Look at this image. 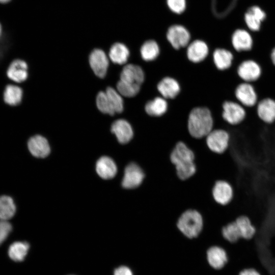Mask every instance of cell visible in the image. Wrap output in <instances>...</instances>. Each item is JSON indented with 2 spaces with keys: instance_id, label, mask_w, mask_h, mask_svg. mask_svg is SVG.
<instances>
[{
  "instance_id": "cell-1",
  "label": "cell",
  "mask_w": 275,
  "mask_h": 275,
  "mask_svg": "<svg viewBox=\"0 0 275 275\" xmlns=\"http://www.w3.org/2000/svg\"><path fill=\"white\" fill-rule=\"evenodd\" d=\"M213 119L210 110L205 106H197L190 112L187 119V130L196 139L205 138L213 129Z\"/></svg>"
},
{
  "instance_id": "cell-2",
  "label": "cell",
  "mask_w": 275,
  "mask_h": 275,
  "mask_svg": "<svg viewBox=\"0 0 275 275\" xmlns=\"http://www.w3.org/2000/svg\"><path fill=\"white\" fill-rule=\"evenodd\" d=\"M204 226L203 215L199 210L193 208L184 211L176 222V227L180 233L190 239L199 237Z\"/></svg>"
},
{
  "instance_id": "cell-3",
  "label": "cell",
  "mask_w": 275,
  "mask_h": 275,
  "mask_svg": "<svg viewBox=\"0 0 275 275\" xmlns=\"http://www.w3.org/2000/svg\"><path fill=\"white\" fill-rule=\"evenodd\" d=\"M192 37L188 28L179 23L170 25L165 34L167 41L175 50L186 48L191 41Z\"/></svg>"
},
{
  "instance_id": "cell-4",
  "label": "cell",
  "mask_w": 275,
  "mask_h": 275,
  "mask_svg": "<svg viewBox=\"0 0 275 275\" xmlns=\"http://www.w3.org/2000/svg\"><path fill=\"white\" fill-rule=\"evenodd\" d=\"M146 177L144 169L138 163L131 162L125 167L122 180V187L126 189L139 188Z\"/></svg>"
},
{
  "instance_id": "cell-5",
  "label": "cell",
  "mask_w": 275,
  "mask_h": 275,
  "mask_svg": "<svg viewBox=\"0 0 275 275\" xmlns=\"http://www.w3.org/2000/svg\"><path fill=\"white\" fill-rule=\"evenodd\" d=\"M205 138L206 146L212 153L223 154L230 147V136L225 130L212 129Z\"/></svg>"
},
{
  "instance_id": "cell-6",
  "label": "cell",
  "mask_w": 275,
  "mask_h": 275,
  "mask_svg": "<svg viewBox=\"0 0 275 275\" xmlns=\"http://www.w3.org/2000/svg\"><path fill=\"white\" fill-rule=\"evenodd\" d=\"M169 159L172 164L176 167L195 162L196 154L185 143L179 141L170 152Z\"/></svg>"
},
{
  "instance_id": "cell-7",
  "label": "cell",
  "mask_w": 275,
  "mask_h": 275,
  "mask_svg": "<svg viewBox=\"0 0 275 275\" xmlns=\"http://www.w3.org/2000/svg\"><path fill=\"white\" fill-rule=\"evenodd\" d=\"M6 75L11 82L22 84L26 81L29 76L28 63L22 59L13 60L7 68Z\"/></svg>"
},
{
  "instance_id": "cell-8",
  "label": "cell",
  "mask_w": 275,
  "mask_h": 275,
  "mask_svg": "<svg viewBox=\"0 0 275 275\" xmlns=\"http://www.w3.org/2000/svg\"><path fill=\"white\" fill-rule=\"evenodd\" d=\"M209 53V47L206 41L196 38L186 47V56L189 61L198 64L204 61Z\"/></svg>"
},
{
  "instance_id": "cell-9",
  "label": "cell",
  "mask_w": 275,
  "mask_h": 275,
  "mask_svg": "<svg viewBox=\"0 0 275 275\" xmlns=\"http://www.w3.org/2000/svg\"><path fill=\"white\" fill-rule=\"evenodd\" d=\"M222 108V117L229 124H239L245 118V109L240 103L232 101H226L223 103Z\"/></svg>"
},
{
  "instance_id": "cell-10",
  "label": "cell",
  "mask_w": 275,
  "mask_h": 275,
  "mask_svg": "<svg viewBox=\"0 0 275 275\" xmlns=\"http://www.w3.org/2000/svg\"><path fill=\"white\" fill-rule=\"evenodd\" d=\"M211 195L215 202L225 206L230 203L233 199V188L227 181L218 180L215 182L212 186Z\"/></svg>"
},
{
  "instance_id": "cell-11",
  "label": "cell",
  "mask_w": 275,
  "mask_h": 275,
  "mask_svg": "<svg viewBox=\"0 0 275 275\" xmlns=\"http://www.w3.org/2000/svg\"><path fill=\"white\" fill-rule=\"evenodd\" d=\"M266 18L265 12L261 7L256 5L249 7L244 15L246 28L253 33L260 30Z\"/></svg>"
},
{
  "instance_id": "cell-12",
  "label": "cell",
  "mask_w": 275,
  "mask_h": 275,
  "mask_svg": "<svg viewBox=\"0 0 275 275\" xmlns=\"http://www.w3.org/2000/svg\"><path fill=\"white\" fill-rule=\"evenodd\" d=\"M238 75L244 82H251L258 79L262 73L259 64L252 60L242 62L237 70Z\"/></svg>"
},
{
  "instance_id": "cell-13",
  "label": "cell",
  "mask_w": 275,
  "mask_h": 275,
  "mask_svg": "<svg viewBox=\"0 0 275 275\" xmlns=\"http://www.w3.org/2000/svg\"><path fill=\"white\" fill-rule=\"evenodd\" d=\"M235 95L243 106L252 107L257 102V93L250 82H244L238 85L235 89Z\"/></svg>"
},
{
  "instance_id": "cell-14",
  "label": "cell",
  "mask_w": 275,
  "mask_h": 275,
  "mask_svg": "<svg viewBox=\"0 0 275 275\" xmlns=\"http://www.w3.org/2000/svg\"><path fill=\"white\" fill-rule=\"evenodd\" d=\"M230 40L232 47L238 52L249 51L254 45L252 36L244 29L235 30L231 35Z\"/></svg>"
},
{
  "instance_id": "cell-15",
  "label": "cell",
  "mask_w": 275,
  "mask_h": 275,
  "mask_svg": "<svg viewBox=\"0 0 275 275\" xmlns=\"http://www.w3.org/2000/svg\"><path fill=\"white\" fill-rule=\"evenodd\" d=\"M145 79V74L139 65L128 64L124 66L120 80L132 85L142 86Z\"/></svg>"
},
{
  "instance_id": "cell-16",
  "label": "cell",
  "mask_w": 275,
  "mask_h": 275,
  "mask_svg": "<svg viewBox=\"0 0 275 275\" xmlns=\"http://www.w3.org/2000/svg\"><path fill=\"white\" fill-rule=\"evenodd\" d=\"M89 63L96 76L100 78L105 77L108 66V60L102 50H93L89 56Z\"/></svg>"
},
{
  "instance_id": "cell-17",
  "label": "cell",
  "mask_w": 275,
  "mask_h": 275,
  "mask_svg": "<svg viewBox=\"0 0 275 275\" xmlns=\"http://www.w3.org/2000/svg\"><path fill=\"white\" fill-rule=\"evenodd\" d=\"M27 147L30 153L37 158L45 157L49 155L50 151L47 140L39 134L31 136L28 140Z\"/></svg>"
},
{
  "instance_id": "cell-18",
  "label": "cell",
  "mask_w": 275,
  "mask_h": 275,
  "mask_svg": "<svg viewBox=\"0 0 275 275\" xmlns=\"http://www.w3.org/2000/svg\"><path fill=\"white\" fill-rule=\"evenodd\" d=\"M157 89L161 97L167 100L173 99L179 94L181 87L175 78L171 76H166L158 82Z\"/></svg>"
},
{
  "instance_id": "cell-19",
  "label": "cell",
  "mask_w": 275,
  "mask_h": 275,
  "mask_svg": "<svg viewBox=\"0 0 275 275\" xmlns=\"http://www.w3.org/2000/svg\"><path fill=\"white\" fill-rule=\"evenodd\" d=\"M111 131L121 144L128 143L132 139L134 134L131 124L123 119L117 120L113 123Z\"/></svg>"
},
{
  "instance_id": "cell-20",
  "label": "cell",
  "mask_w": 275,
  "mask_h": 275,
  "mask_svg": "<svg viewBox=\"0 0 275 275\" xmlns=\"http://www.w3.org/2000/svg\"><path fill=\"white\" fill-rule=\"evenodd\" d=\"M207 258L210 265L216 269L223 268L228 261L226 250L219 245H213L207 251Z\"/></svg>"
},
{
  "instance_id": "cell-21",
  "label": "cell",
  "mask_w": 275,
  "mask_h": 275,
  "mask_svg": "<svg viewBox=\"0 0 275 275\" xmlns=\"http://www.w3.org/2000/svg\"><path fill=\"white\" fill-rule=\"evenodd\" d=\"M3 100L8 105L16 106L21 104L23 98V90L20 85L8 84L3 92Z\"/></svg>"
},
{
  "instance_id": "cell-22",
  "label": "cell",
  "mask_w": 275,
  "mask_h": 275,
  "mask_svg": "<svg viewBox=\"0 0 275 275\" xmlns=\"http://www.w3.org/2000/svg\"><path fill=\"white\" fill-rule=\"evenodd\" d=\"M257 113L265 123H273L275 121V100L269 98L261 100L257 104Z\"/></svg>"
},
{
  "instance_id": "cell-23",
  "label": "cell",
  "mask_w": 275,
  "mask_h": 275,
  "mask_svg": "<svg viewBox=\"0 0 275 275\" xmlns=\"http://www.w3.org/2000/svg\"><path fill=\"white\" fill-rule=\"evenodd\" d=\"M160 52L159 44L156 39L152 38L145 40L140 49L142 59L148 62L155 60L160 55Z\"/></svg>"
},
{
  "instance_id": "cell-24",
  "label": "cell",
  "mask_w": 275,
  "mask_h": 275,
  "mask_svg": "<svg viewBox=\"0 0 275 275\" xmlns=\"http://www.w3.org/2000/svg\"><path fill=\"white\" fill-rule=\"evenodd\" d=\"M212 59L216 68L218 70L223 71L229 69L231 66L234 56L229 50L225 48L218 47L213 51Z\"/></svg>"
},
{
  "instance_id": "cell-25",
  "label": "cell",
  "mask_w": 275,
  "mask_h": 275,
  "mask_svg": "<svg viewBox=\"0 0 275 275\" xmlns=\"http://www.w3.org/2000/svg\"><path fill=\"white\" fill-rule=\"evenodd\" d=\"M144 108L148 115L159 117L166 113L168 109V103L166 99L161 96H157L147 101Z\"/></svg>"
},
{
  "instance_id": "cell-26",
  "label": "cell",
  "mask_w": 275,
  "mask_h": 275,
  "mask_svg": "<svg viewBox=\"0 0 275 275\" xmlns=\"http://www.w3.org/2000/svg\"><path fill=\"white\" fill-rule=\"evenodd\" d=\"M96 170L98 175L104 179L113 178L117 172L115 162L107 156H102L98 160Z\"/></svg>"
},
{
  "instance_id": "cell-27",
  "label": "cell",
  "mask_w": 275,
  "mask_h": 275,
  "mask_svg": "<svg viewBox=\"0 0 275 275\" xmlns=\"http://www.w3.org/2000/svg\"><path fill=\"white\" fill-rule=\"evenodd\" d=\"M129 56L130 51L127 46L120 42L114 44L109 52V57L111 61L119 65L126 63Z\"/></svg>"
},
{
  "instance_id": "cell-28",
  "label": "cell",
  "mask_w": 275,
  "mask_h": 275,
  "mask_svg": "<svg viewBox=\"0 0 275 275\" xmlns=\"http://www.w3.org/2000/svg\"><path fill=\"white\" fill-rule=\"evenodd\" d=\"M30 244L26 241H16L12 243L8 249V255L14 261H22L25 258Z\"/></svg>"
},
{
  "instance_id": "cell-29",
  "label": "cell",
  "mask_w": 275,
  "mask_h": 275,
  "mask_svg": "<svg viewBox=\"0 0 275 275\" xmlns=\"http://www.w3.org/2000/svg\"><path fill=\"white\" fill-rule=\"evenodd\" d=\"M235 222L238 227L241 238L251 239L254 237L256 229L249 217L241 215L238 217Z\"/></svg>"
},
{
  "instance_id": "cell-30",
  "label": "cell",
  "mask_w": 275,
  "mask_h": 275,
  "mask_svg": "<svg viewBox=\"0 0 275 275\" xmlns=\"http://www.w3.org/2000/svg\"><path fill=\"white\" fill-rule=\"evenodd\" d=\"M16 207L13 199L10 196H0V220L7 221L12 218Z\"/></svg>"
},
{
  "instance_id": "cell-31",
  "label": "cell",
  "mask_w": 275,
  "mask_h": 275,
  "mask_svg": "<svg viewBox=\"0 0 275 275\" xmlns=\"http://www.w3.org/2000/svg\"><path fill=\"white\" fill-rule=\"evenodd\" d=\"M222 234L223 238L230 243H235L241 238L235 221L228 223L222 228Z\"/></svg>"
},
{
  "instance_id": "cell-32",
  "label": "cell",
  "mask_w": 275,
  "mask_h": 275,
  "mask_svg": "<svg viewBox=\"0 0 275 275\" xmlns=\"http://www.w3.org/2000/svg\"><path fill=\"white\" fill-rule=\"evenodd\" d=\"M105 93L115 113H121L124 109L122 96L112 87L107 88Z\"/></svg>"
},
{
  "instance_id": "cell-33",
  "label": "cell",
  "mask_w": 275,
  "mask_h": 275,
  "mask_svg": "<svg viewBox=\"0 0 275 275\" xmlns=\"http://www.w3.org/2000/svg\"><path fill=\"white\" fill-rule=\"evenodd\" d=\"M141 86L132 85L121 80L117 84V90L123 96L132 98L135 96L141 90Z\"/></svg>"
},
{
  "instance_id": "cell-34",
  "label": "cell",
  "mask_w": 275,
  "mask_h": 275,
  "mask_svg": "<svg viewBox=\"0 0 275 275\" xmlns=\"http://www.w3.org/2000/svg\"><path fill=\"white\" fill-rule=\"evenodd\" d=\"M96 105L98 109L104 114L112 116L115 114L105 92L101 91L98 93Z\"/></svg>"
},
{
  "instance_id": "cell-35",
  "label": "cell",
  "mask_w": 275,
  "mask_h": 275,
  "mask_svg": "<svg viewBox=\"0 0 275 275\" xmlns=\"http://www.w3.org/2000/svg\"><path fill=\"white\" fill-rule=\"evenodd\" d=\"M165 3L168 10L176 15L183 14L187 9V0H165Z\"/></svg>"
},
{
  "instance_id": "cell-36",
  "label": "cell",
  "mask_w": 275,
  "mask_h": 275,
  "mask_svg": "<svg viewBox=\"0 0 275 275\" xmlns=\"http://www.w3.org/2000/svg\"><path fill=\"white\" fill-rule=\"evenodd\" d=\"M13 227L7 221L0 220V245H1L12 232Z\"/></svg>"
},
{
  "instance_id": "cell-37",
  "label": "cell",
  "mask_w": 275,
  "mask_h": 275,
  "mask_svg": "<svg viewBox=\"0 0 275 275\" xmlns=\"http://www.w3.org/2000/svg\"><path fill=\"white\" fill-rule=\"evenodd\" d=\"M114 275H133V273L128 267L121 266L115 270Z\"/></svg>"
},
{
  "instance_id": "cell-38",
  "label": "cell",
  "mask_w": 275,
  "mask_h": 275,
  "mask_svg": "<svg viewBox=\"0 0 275 275\" xmlns=\"http://www.w3.org/2000/svg\"><path fill=\"white\" fill-rule=\"evenodd\" d=\"M238 275H261L256 269L253 268H247L241 270Z\"/></svg>"
},
{
  "instance_id": "cell-39",
  "label": "cell",
  "mask_w": 275,
  "mask_h": 275,
  "mask_svg": "<svg viewBox=\"0 0 275 275\" xmlns=\"http://www.w3.org/2000/svg\"><path fill=\"white\" fill-rule=\"evenodd\" d=\"M270 59L272 63L275 66V46L272 48L271 51Z\"/></svg>"
},
{
  "instance_id": "cell-40",
  "label": "cell",
  "mask_w": 275,
  "mask_h": 275,
  "mask_svg": "<svg viewBox=\"0 0 275 275\" xmlns=\"http://www.w3.org/2000/svg\"><path fill=\"white\" fill-rule=\"evenodd\" d=\"M4 34V29L2 22L0 21V39L3 36Z\"/></svg>"
},
{
  "instance_id": "cell-41",
  "label": "cell",
  "mask_w": 275,
  "mask_h": 275,
  "mask_svg": "<svg viewBox=\"0 0 275 275\" xmlns=\"http://www.w3.org/2000/svg\"><path fill=\"white\" fill-rule=\"evenodd\" d=\"M13 0H0V4L6 5L11 3Z\"/></svg>"
}]
</instances>
